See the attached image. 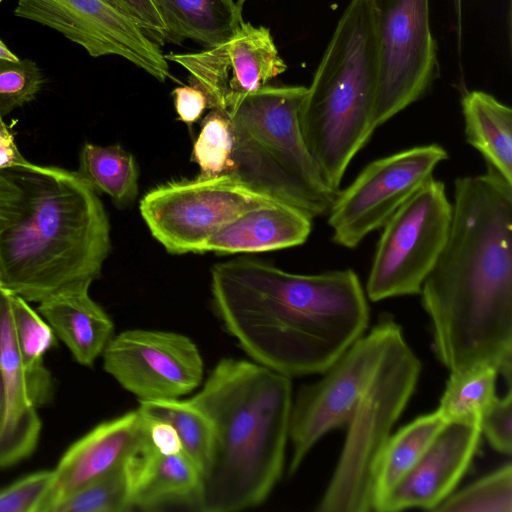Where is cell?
I'll list each match as a JSON object with an SVG mask.
<instances>
[{
  "mask_svg": "<svg viewBox=\"0 0 512 512\" xmlns=\"http://www.w3.org/2000/svg\"><path fill=\"white\" fill-rule=\"evenodd\" d=\"M433 347L450 371L512 369V184L487 166L454 182L445 246L420 291Z\"/></svg>",
  "mask_w": 512,
  "mask_h": 512,
  "instance_id": "1",
  "label": "cell"
},
{
  "mask_svg": "<svg viewBox=\"0 0 512 512\" xmlns=\"http://www.w3.org/2000/svg\"><path fill=\"white\" fill-rule=\"evenodd\" d=\"M213 305L254 362L288 377L322 374L369 323L352 269L295 274L255 259L211 270Z\"/></svg>",
  "mask_w": 512,
  "mask_h": 512,
  "instance_id": "2",
  "label": "cell"
},
{
  "mask_svg": "<svg viewBox=\"0 0 512 512\" xmlns=\"http://www.w3.org/2000/svg\"><path fill=\"white\" fill-rule=\"evenodd\" d=\"M110 249L106 211L77 172L0 170V288L38 303L89 290Z\"/></svg>",
  "mask_w": 512,
  "mask_h": 512,
  "instance_id": "3",
  "label": "cell"
},
{
  "mask_svg": "<svg viewBox=\"0 0 512 512\" xmlns=\"http://www.w3.org/2000/svg\"><path fill=\"white\" fill-rule=\"evenodd\" d=\"M189 400L213 431L193 507L237 512L261 505L283 472L291 378L254 361L223 358Z\"/></svg>",
  "mask_w": 512,
  "mask_h": 512,
  "instance_id": "4",
  "label": "cell"
},
{
  "mask_svg": "<svg viewBox=\"0 0 512 512\" xmlns=\"http://www.w3.org/2000/svg\"><path fill=\"white\" fill-rule=\"evenodd\" d=\"M380 74L370 0H352L342 14L307 88L300 111L306 146L334 192L374 130Z\"/></svg>",
  "mask_w": 512,
  "mask_h": 512,
  "instance_id": "5",
  "label": "cell"
},
{
  "mask_svg": "<svg viewBox=\"0 0 512 512\" xmlns=\"http://www.w3.org/2000/svg\"><path fill=\"white\" fill-rule=\"evenodd\" d=\"M304 86L265 85L230 107L234 167L252 190L311 218L326 214L338 192L325 184L302 133Z\"/></svg>",
  "mask_w": 512,
  "mask_h": 512,
  "instance_id": "6",
  "label": "cell"
},
{
  "mask_svg": "<svg viewBox=\"0 0 512 512\" xmlns=\"http://www.w3.org/2000/svg\"><path fill=\"white\" fill-rule=\"evenodd\" d=\"M421 363L400 327L347 424L348 432L319 512L373 511L377 464L391 430L411 398Z\"/></svg>",
  "mask_w": 512,
  "mask_h": 512,
  "instance_id": "7",
  "label": "cell"
},
{
  "mask_svg": "<svg viewBox=\"0 0 512 512\" xmlns=\"http://www.w3.org/2000/svg\"><path fill=\"white\" fill-rule=\"evenodd\" d=\"M452 203L428 179L385 223L366 283L371 301L420 294L448 238Z\"/></svg>",
  "mask_w": 512,
  "mask_h": 512,
  "instance_id": "8",
  "label": "cell"
},
{
  "mask_svg": "<svg viewBox=\"0 0 512 512\" xmlns=\"http://www.w3.org/2000/svg\"><path fill=\"white\" fill-rule=\"evenodd\" d=\"M271 201L277 200L224 174L163 183L143 196L139 209L152 236L167 252L202 253L221 228Z\"/></svg>",
  "mask_w": 512,
  "mask_h": 512,
  "instance_id": "9",
  "label": "cell"
},
{
  "mask_svg": "<svg viewBox=\"0 0 512 512\" xmlns=\"http://www.w3.org/2000/svg\"><path fill=\"white\" fill-rule=\"evenodd\" d=\"M399 328L391 316H382L368 334L359 337L322 373L318 381L299 390L290 415L289 439L293 448L290 475L296 472L321 437L349 423Z\"/></svg>",
  "mask_w": 512,
  "mask_h": 512,
  "instance_id": "10",
  "label": "cell"
},
{
  "mask_svg": "<svg viewBox=\"0 0 512 512\" xmlns=\"http://www.w3.org/2000/svg\"><path fill=\"white\" fill-rule=\"evenodd\" d=\"M447 158L442 146L428 144L369 163L345 190L338 191L327 212L333 242L357 247L368 234L382 228Z\"/></svg>",
  "mask_w": 512,
  "mask_h": 512,
  "instance_id": "11",
  "label": "cell"
},
{
  "mask_svg": "<svg viewBox=\"0 0 512 512\" xmlns=\"http://www.w3.org/2000/svg\"><path fill=\"white\" fill-rule=\"evenodd\" d=\"M376 21L380 74L376 126L419 100L438 75L429 0H370Z\"/></svg>",
  "mask_w": 512,
  "mask_h": 512,
  "instance_id": "12",
  "label": "cell"
},
{
  "mask_svg": "<svg viewBox=\"0 0 512 512\" xmlns=\"http://www.w3.org/2000/svg\"><path fill=\"white\" fill-rule=\"evenodd\" d=\"M14 14L59 32L93 58L116 55L161 82L171 77L158 43L116 0H17Z\"/></svg>",
  "mask_w": 512,
  "mask_h": 512,
  "instance_id": "13",
  "label": "cell"
},
{
  "mask_svg": "<svg viewBox=\"0 0 512 512\" xmlns=\"http://www.w3.org/2000/svg\"><path fill=\"white\" fill-rule=\"evenodd\" d=\"M102 357L104 370L139 401L177 399L203 380L200 351L175 332L125 330L112 337Z\"/></svg>",
  "mask_w": 512,
  "mask_h": 512,
  "instance_id": "14",
  "label": "cell"
},
{
  "mask_svg": "<svg viewBox=\"0 0 512 512\" xmlns=\"http://www.w3.org/2000/svg\"><path fill=\"white\" fill-rule=\"evenodd\" d=\"M165 58L189 73V84L204 92L208 108L225 112L287 69L269 28L245 21L216 45Z\"/></svg>",
  "mask_w": 512,
  "mask_h": 512,
  "instance_id": "15",
  "label": "cell"
},
{
  "mask_svg": "<svg viewBox=\"0 0 512 512\" xmlns=\"http://www.w3.org/2000/svg\"><path fill=\"white\" fill-rule=\"evenodd\" d=\"M480 414L447 420L423 455L375 511L434 510L457 486L477 453Z\"/></svg>",
  "mask_w": 512,
  "mask_h": 512,
  "instance_id": "16",
  "label": "cell"
},
{
  "mask_svg": "<svg viewBox=\"0 0 512 512\" xmlns=\"http://www.w3.org/2000/svg\"><path fill=\"white\" fill-rule=\"evenodd\" d=\"M0 372L5 417L0 431V467L31 454L41 431L37 407L53 393L50 373L29 372L20 357L13 330L10 293L0 288Z\"/></svg>",
  "mask_w": 512,
  "mask_h": 512,
  "instance_id": "17",
  "label": "cell"
},
{
  "mask_svg": "<svg viewBox=\"0 0 512 512\" xmlns=\"http://www.w3.org/2000/svg\"><path fill=\"white\" fill-rule=\"evenodd\" d=\"M149 443L148 419L138 409L100 423L63 454L38 512H53L73 492L138 455Z\"/></svg>",
  "mask_w": 512,
  "mask_h": 512,
  "instance_id": "18",
  "label": "cell"
},
{
  "mask_svg": "<svg viewBox=\"0 0 512 512\" xmlns=\"http://www.w3.org/2000/svg\"><path fill=\"white\" fill-rule=\"evenodd\" d=\"M312 220L294 206L271 201L221 228L205 243L202 253H258L298 246L308 239Z\"/></svg>",
  "mask_w": 512,
  "mask_h": 512,
  "instance_id": "19",
  "label": "cell"
},
{
  "mask_svg": "<svg viewBox=\"0 0 512 512\" xmlns=\"http://www.w3.org/2000/svg\"><path fill=\"white\" fill-rule=\"evenodd\" d=\"M89 290L59 295L38 306L56 337L81 365L92 366L113 337L108 314L90 296Z\"/></svg>",
  "mask_w": 512,
  "mask_h": 512,
  "instance_id": "20",
  "label": "cell"
},
{
  "mask_svg": "<svg viewBox=\"0 0 512 512\" xmlns=\"http://www.w3.org/2000/svg\"><path fill=\"white\" fill-rule=\"evenodd\" d=\"M200 472L182 451L161 454L151 443L136 458L133 510H156L167 504L194 506Z\"/></svg>",
  "mask_w": 512,
  "mask_h": 512,
  "instance_id": "21",
  "label": "cell"
},
{
  "mask_svg": "<svg viewBox=\"0 0 512 512\" xmlns=\"http://www.w3.org/2000/svg\"><path fill=\"white\" fill-rule=\"evenodd\" d=\"M466 141L487 166L512 184V110L483 91L466 93L461 101Z\"/></svg>",
  "mask_w": 512,
  "mask_h": 512,
  "instance_id": "22",
  "label": "cell"
},
{
  "mask_svg": "<svg viewBox=\"0 0 512 512\" xmlns=\"http://www.w3.org/2000/svg\"><path fill=\"white\" fill-rule=\"evenodd\" d=\"M167 40L190 39L210 47L226 40L244 21L234 0H152Z\"/></svg>",
  "mask_w": 512,
  "mask_h": 512,
  "instance_id": "23",
  "label": "cell"
},
{
  "mask_svg": "<svg viewBox=\"0 0 512 512\" xmlns=\"http://www.w3.org/2000/svg\"><path fill=\"white\" fill-rule=\"evenodd\" d=\"M446 421L437 409L417 417L389 437L375 472L373 511L413 468Z\"/></svg>",
  "mask_w": 512,
  "mask_h": 512,
  "instance_id": "24",
  "label": "cell"
},
{
  "mask_svg": "<svg viewBox=\"0 0 512 512\" xmlns=\"http://www.w3.org/2000/svg\"><path fill=\"white\" fill-rule=\"evenodd\" d=\"M77 173L96 192L107 194L124 208L138 194V168L131 153L120 145L99 146L85 143L79 156Z\"/></svg>",
  "mask_w": 512,
  "mask_h": 512,
  "instance_id": "25",
  "label": "cell"
},
{
  "mask_svg": "<svg viewBox=\"0 0 512 512\" xmlns=\"http://www.w3.org/2000/svg\"><path fill=\"white\" fill-rule=\"evenodd\" d=\"M138 410L147 418L169 423L177 432L183 452L200 472L209 461L212 443V426L205 414L189 399L139 401Z\"/></svg>",
  "mask_w": 512,
  "mask_h": 512,
  "instance_id": "26",
  "label": "cell"
},
{
  "mask_svg": "<svg viewBox=\"0 0 512 512\" xmlns=\"http://www.w3.org/2000/svg\"><path fill=\"white\" fill-rule=\"evenodd\" d=\"M142 452V451H141ZM85 484L61 501L53 512H127L133 510L136 457Z\"/></svg>",
  "mask_w": 512,
  "mask_h": 512,
  "instance_id": "27",
  "label": "cell"
},
{
  "mask_svg": "<svg viewBox=\"0 0 512 512\" xmlns=\"http://www.w3.org/2000/svg\"><path fill=\"white\" fill-rule=\"evenodd\" d=\"M499 370L488 362L450 372L438 410L446 420L480 414L494 398Z\"/></svg>",
  "mask_w": 512,
  "mask_h": 512,
  "instance_id": "28",
  "label": "cell"
},
{
  "mask_svg": "<svg viewBox=\"0 0 512 512\" xmlns=\"http://www.w3.org/2000/svg\"><path fill=\"white\" fill-rule=\"evenodd\" d=\"M434 511L511 512V463L499 467L458 492L451 493Z\"/></svg>",
  "mask_w": 512,
  "mask_h": 512,
  "instance_id": "29",
  "label": "cell"
},
{
  "mask_svg": "<svg viewBox=\"0 0 512 512\" xmlns=\"http://www.w3.org/2000/svg\"><path fill=\"white\" fill-rule=\"evenodd\" d=\"M234 136L228 114L211 109L201 123L192 149V160L200 169V177H216L233 170Z\"/></svg>",
  "mask_w": 512,
  "mask_h": 512,
  "instance_id": "30",
  "label": "cell"
},
{
  "mask_svg": "<svg viewBox=\"0 0 512 512\" xmlns=\"http://www.w3.org/2000/svg\"><path fill=\"white\" fill-rule=\"evenodd\" d=\"M13 330L25 368L35 374L49 371L43 356L56 345V335L46 320L23 298L10 294Z\"/></svg>",
  "mask_w": 512,
  "mask_h": 512,
  "instance_id": "31",
  "label": "cell"
},
{
  "mask_svg": "<svg viewBox=\"0 0 512 512\" xmlns=\"http://www.w3.org/2000/svg\"><path fill=\"white\" fill-rule=\"evenodd\" d=\"M43 83V73L33 60L0 59V115L34 100Z\"/></svg>",
  "mask_w": 512,
  "mask_h": 512,
  "instance_id": "32",
  "label": "cell"
},
{
  "mask_svg": "<svg viewBox=\"0 0 512 512\" xmlns=\"http://www.w3.org/2000/svg\"><path fill=\"white\" fill-rule=\"evenodd\" d=\"M53 477V470H42L0 490V512H38Z\"/></svg>",
  "mask_w": 512,
  "mask_h": 512,
  "instance_id": "33",
  "label": "cell"
},
{
  "mask_svg": "<svg viewBox=\"0 0 512 512\" xmlns=\"http://www.w3.org/2000/svg\"><path fill=\"white\" fill-rule=\"evenodd\" d=\"M481 433L498 452L510 455L512 450V393L497 395L480 415Z\"/></svg>",
  "mask_w": 512,
  "mask_h": 512,
  "instance_id": "34",
  "label": "cell"
},
{
  "mask_svg": "<svg viewBox=\"0 0 512 512\" xmlns=\"http://www.w3.org/2000/svg\"><path fill=\"white\" fill-rule=\"evenodd\" d=\"M157 43L167 40V30L152 0H116Z\"/></svg>",
  "mask_w": 512,
  "mask_h": 512,
  "instance_id": "35",
  "label": "cell"
},
{
  "mask_svg": "<svg viewBox=\"0 0 512 512\" xmlns=\"http://www.w3.org/2000/svg\"><path fill=\"white\" fill-rule=\"evenodd\" d=\"M178 120L191 126L208 108L204 92L194 85H183L172 91Z\"/></svg>",
  "mask_w": 512,
  "mask_h": 512,
  "instance_id": "36",
  "label": "cell"
},
{
  "mask_svg": "<svg viewBox=\"0 0 512 512\" xmlns=\"http://www.w3.org/2000/svg\"><path fill=\"white\" fill-rule=\"evenodd\" d=\"M147 418V417H146ZM148 419V435L153 448L161 454H177L183 451L176 430L167 422Z\"/></svg>",
  "mask_w": 512,
  "mask_h": 512,
  "instance_id": "37",
  "label": "cell"
},
{
  "mask_svg": "<svg viewBox=\"0 0 512 512\" xmlns=\"http://www.w3.org/2000/svg\"><path fill=\"white\" fill-rule=\"evenodd\" d=\"M27 162L15 143L14 134L0 115V170L24 165Z\"/></svg>",
  "mask_w": 512,
  "mask_h": 512,
  "instance_id": "38",
  "label": "cell"
},
{
  "mask_svg": "<svg viewBox=\"0 0 512 512\" xmlns=\"http://www.w3.org/2000/svg\"><path fill=\"white\" fill-rule=\"evenodd\" d=\"M0 59L17 61L19 58L16 54H14L0 39Z\"/></svg>",
  "mask_w": 512,
  "mask_h": 512,
  "instance_id": "39",
  "label": "cell"
},
{
  "mask_svg": "<svg viewBox=\"0 0 512 512\" xmlns=\"http://www.w3.org/2000/svg\"><path fill=\"white\" fill-rule=\"evenodd\" d=\"M4 417H5V399H4L3 382H2L1 372H0V431L3 426Z\"/></svg>",
  "mask_w": 512,
  "mask_h": 512,
  "instance_id": "40",
  "label": "cell"
},
{
  "mask_svg": "<svg viewBox=\"0 0 512 512\" xmlns=\"http://www.w3.org/2000/svg\"><path fill=\"white\" fill-rule=\"evenodd\" d=\"M454 1V7L455 12L458 20V26L461 25V10H462V0H453Z\"/></svg>",
  "mask_w": 512,
  "mask_h": 512,
  "instance_id": "41",
  "label": "cell"
},
{
  "mask_svg": "<svg viewBox=\"0 0 512 512\" xmlns=\"http://www.w3.org/2000/svg\"><path fill=\"white\" fill-rule=\"evenodd\" d=\"M237 4V6L243 10V5L247 0H234Z\"/></svg>",
  "mask_w": 512,
  "mask_h": 512,
  "instance_id": "42",
  "label": "cell"
},
{
  "mask_svg": "<svg viewBox=\"0 0 512 512\" xmlns=\"http://www.w3.org/2000/svg\"><path fill=\"white\" fill-rule=\"evenodd\" d=\"M3 0H0V4L2 3Z\"/></svg>",
  "mask_w": 512,
  "mask_h": 512,
  "instance_id": "43",
  "label": "cell"
}]
</instances>
